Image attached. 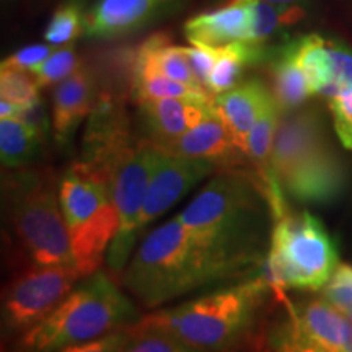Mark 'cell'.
Returning a JSON list of instances; mask_svg holds the SVG:
<instances>
[{"label": "cell", "instance_id": "obj_1", "mask_svg": "<svg viewBox=\"0 0 352 352\" xmlns=\"http://www.w3.org/2000/svg\"><path fill=\"white\" fill-rule=\"evenodd\" d=\"M178 217L214 259L226 280L254 274L266 261L274 215L258 175L222 171Z\"/></svg>", "mask_w": 352, "mask_h": 352}, {"label": "cell", "instance_id": "obj_2", "mask_svg": "<svg viewBox=\"0 0 352 352\" xmlns=\"http://www.w3.org/2000/svg\"><path fill=\"white\" fill-rule=\"evenodd\" d=\"M222 280L217 264L178 215L145 236L122 272V285L151 310Z\"/></svg>", "mask_w": 352, "mask_h": 352}, {"label": "cell", "instance_id": "obj_3", "mask_svg": "<svg viewBox=\"0 0 352 352\" xmlns=\"http://www.w3.org/2000/svg\"><path fill=\"white\" fill-rule=\"evenodd\" d=\"M271 292L274 289L261 267L243 283L152 311L140 320L170 331L191 351H227L248 336Z\"/></svg>", "mask_w": 352, "mask_h": 352}, {"label": "cell", "instance_id": "obj_4", "mask_svg": "<svg viewBox=\"0 0 352 352\" xmlns=\"http://www.w3.org/2000/svg\"><path fill=\"white\" fill-rule=\"evenodd\" d=\"M139 320V314L107 272L83 277L67 298L36 327L23 333L21 349L76 351L87 342Z\"/></svg>", "mask_w": 352, "mask_h": 352}, {"label": "cell", "instance_id": "obj_5", "mask_svg": "<svg viewBox=\"0 0 352 352\" xmlns=\"http://www.w3.org/2000/svg\"><path fill=\"white\" fill-rule=\"evenodd\" d=\"M59 199L74 259L83 279L100 270L120 228L108 176L85 162H76L60 178Z\"/></svg>", "mask_w": 352, "mask_h": 352}, {"label": "cell", "instance_id": "obj_6", "mask_svg": "<svg viewBox=\"0 0 352 352\" xmlns=\"http://www.w3.org/2000/svg\"><path fill=\"white\" fill-rule=\"evenodd\" d=\"M340 264L336 245L323 222L310 212L284 214L271 228L263 272L279 297L289 289H323Z\"/></svg>", "mask_w": 352, "mask_h": 352}, {"label": "cell", "instance_id": "obj_7", "mask_svg": "<svg viewBox=\"0 0 352 352\" xmlns=\"http://www.w3.org/2000/svg\"><path fill=\"white\" fill-rule=\"evenodd\" d=\"M59 184L47 168L20 170L7 178L12 227L36 264L76 263L60 210Z\"/></svg>", "mask_w": 352, "mask_h": 352}, {"label": "cell", "instance_id": "obj_8", "mask_svg": "<svg viewBox=\"0 0 352 352\" xmlns=\"http://www.w3.org/2000/svg\"><path fill=\"white\" fill-rule=\"evenodd\" d=\"M80 279L76 263H34L16 276L3 292V328L23 334L36 327L67 298Z\"/></svg>", "mask_w": 352, "mask_h": 352}, {"label": "cell", "instance_id": "obj_9", "mask_svg": "<svg viewBox=\"0 0 352 352\" xmlns=\"http://www.w3.org/2000/svg\"><path fill=\"white\" fill-rule=\"evenodd\" d=\"M160 155L162 148L151 140H139L109 175L113 202L120 214V228L109 245L107 259L109 270L118 276L124 272L127 259L135 245L139 214Z\"/></svg>", "mask_w": 352, "mask_h": 352}, {"label": "cell", "instance_id": "obj_10", "mask_svg": "<svg viewBox=\"0 0 352 352\" xmlns=\"http://www.w3.org/2000/svg\"><path fill=\"white\" fill-rule=\"evenodd\" d=\"M287 318L270 334V346L290 352H344L351 323L344 311L323 297L287 307Z\"/></svg>", "mask_w": 352, "mask_h": 352}, {"label": "cell", "instance_id": "obj_11", "mask_svg": "<svg viewBox=\"0 0 352 352\" xmlns=\"http://www.w3.org/2000/svg\"><path fill=\"white\" fill-rule=\"evenodd\" d=\"M220 165L208 158L176 155L162 151L160 160L148 183L139 214L138 230L162 217L171 206L199 184L206 176L219 170Z\"/></svg>", "mask_w": 352, "mask_h": 352}, {"label": "cell", "instance_id": "obj_12", "mask_svg": "<svg viewBox=\"0 0 352 352\" xmlns=\"http://www.w3.org/2000/svg\"><path fill=\"white\" fill-rule=\"evenodd\" d=\"M287 199L323 206L340 199L347 186V166L331 142L307 157L279 182Z\"/></svg>", "mask_w": 352, "mask_h": 352}, {"label": "cell", "instance_id": "obj_13", "mask_svg": "<svg viewBox=\"0 0 352 352\" xmlns=\"http://www.w3.org/2000/svg\"><path fill=\"white\" fill-rule=\"evenodd\" d=\"M328 142L323 118L316 109L297 108L280 114L271 152V168L277 183Z\"/></svg>", "mask_w": 352, "mask_h": 352}, {"label": "cell", "instance_id": "obj_14", "mask_svg": "<svg viewBox=\"0 0 352 352\" xmlns=\"http://www.w3.org/2000/svg\"><path fill=\"white\" fill-rule=\"evenodd\" d=\"M182 0H96L85 13L88 38L111 39L139 32L168 15Z\"/></svg>", "mask_w": 352, "mask_h": 352}, {"label": "cell", "instance_id": "obj_15", "mask_svg": "<svg viewBox=\"0 0 352 352\" xmlns=\"http://www.w3.org/2000/svg\"><path fill=\"white\" fill-rule=\"evenodd\" d=\"M139 114L147 139L153 144L173 140L192 129L214 111L212 98H158L139 101Z\"/></svg>", "mask_w": 352, "mask_h": 352}, {"label": "cell", "instance_id": "obj_16", "mask_svg": "<svg viewBox=\"0 0 352 352\" xmlns=\"http://www.w3.org/2000/svg\"><path fill=\"white\" fill-rule=\"evenodd\" d=\"M272 98L271 88L259 78H250L230 90L214 96V107L222 116L233 142L246 153L248 135Z\"/></svg>", "mask_w": 352, "mask_h": 352}, {"label": "cell", "instance_id": "obj_17", "mask_svg": "<svg viewBox=\"0 0 352 352\" xmlns=\"http://www.w3.org/2000/svg\"><path fill=\"white\" fill-rule=\"evenodd\" d=\"M96 85L94 74L80 65L56 87L52 95V131L57 144L65 145L74 132L95 108Z\"/></svg>", "mask_w": 352, "mask_h": 352}, {"label": "cell", "instance_id": "obj_18", "mask_svg": "<svg viewBox=\"0 0 352 352\" xmlns=\"http://www.w3.org/2000/svg\"><path fill=\"white\" fill-rule=\"evenodd\" d=\"M155 145L162 151L176 153V155L208 158V160L217 162L220 166L227 165V162L235 160L236 157L246 155L233 142L230 132L215 107L214 111L192 129L168 142Z\"/></svg>", "mask_w": 352, "mask_h": 352}, {"label": "cell", "instance_id": "obj_19", "mask_svg": "<svg viewBox=\"0 0 352 352\" xmlns=\"http://www.w3.org/2000/svg\"><path fill=\"white\" fill-rule=\"evenodd\" d=\"M184 34L195 46L220 47L246 41L250 34V8L246 0H230L214 12L201 13L184 23Z\"/></svg>", "mask_w": 352, "mask_h": 352}, {"label": "cell", "instance_id": "obj_20", "mask_svg": "<svg viewBox=\"0 0 352 352\" xmlns=\"http://www.w3.org/2000/svg\"><path fill=\"white\" fill-rule=\"evenodd\" d=\"M134 65L155 69L173 80L201 87L189 64L184 46H173L170 38L165 34H153L145 39L135 52Z\"/></svg>", "mask_w": 352, "mask_h": 352}, {"label": "cell", "instance_id": "obj_21", "mask_svg": "<svg viewBox=\"0 0 352 352\" xmlns=\"http://www.w3.org/2000/svg\"><path fill=\"white\" fill-rule=\"evenodd\" d=\"M271 77L272 96L283 113L300 108L314 95L305 74L290 54L287 44L271 57Z\"/></svg>", "mask_w": 352, "mask_h": 352}, {"label": "cell", "instance_id": "obj_22", "mask_svg": "<svg viewBox=\"0 0 352 352\" xmlns=\"http://www.w3.org/2000/svg\"><path fill=\"white\" fill-rule=\"evenodd\" d=\"M287 47L305 74L314 95H321L328 100L333 98L336 91L333 87V67L328 39L318 34H308V36L289 43Z\"/></svg>", "mask_w": 352, "mask_h": 352}, {"label": "cell", "instance_id": "obj_23", "mask_svg": "<svg viewBox=\"0 0 352 352\" xmlns=\"http://www.w3.org/2000/svg\"><path fill=\"white\" fill-rule=\"evenodd\" d=\"M250 8V34L246 41L266 46V43L285 26L296 25L307 16L303 6H277L264 0H246Z\"/></svg>", "mask_w": 352, "mask_h": 352}, {"label": "cell", "instance_id": "obj_24", "mask_svg": "<svg viewBox=\"0 0 352 352\" xmlns=\"http://www.w3.org/2000/svg\"><path fill=\"white\" fill-rule=\"evenodd\" d=\"M43 139L16 118L0 120V160L8 170L23 168L41 152Z\"/></svg>", "mask_w": 352, "mask_h": 352}, {"label": "cell", "instance_id": "obj_25", "mask_svg": "<svg viewBox=\"0 0 352 352\" xmlns=\"http://www.w3.org/2000/svg\"><path fill=\"white\" fill-rule=\"evenodd\" d=\"M132 95L135 101L158 98H212L209 90L173 80L155 69L134 65L132 67Z\"/></svg>", "mask_w": 352, "mask_h": 352}, {"label": "cell", "instance_id": "obj_26", "mask_svg": "<svg viewBox=\"0 0 352 352\" xmlns=\"http://www.w3.org/2000/svg\"><path fill=\"white\" fill-rule=\"evenodd\" d=\"M85 34V13L77 3L57 8L44 32V39L51 46H65Z\"/></svg>", "mask_w": 352, "mask_h": 352}, {"label": "cell", "instance_id": "obj_27", "mask_svg": "<svg viewBox=\"0 0 352 352\" xmlns=\"http://www.w3.org/2000/svg\"><path fill=\"white\" fill-rule=\"evenodd\" d=\"M39 87L33 72L2 65L0 69V98L20 107H30L39 100Z\"/></svg>", "mask_w": 352, "mask_h": 352}, {"label": "cell", "instance_id": "obj_28", "mask_svg": "<svg viewBox=\"0 0 352 352\" xmlns=\"http://www.w3.org/2000/svg\"><path fill=\"white\" fill-rule=\"evenodd\" d=\"M80 65L82 64L78 60L76 50H74V44L70 43L59 47V50L52 51V54L33 74L36 77L38 85L44 88L65 80Z\"/></svg>", "mask_w": 352, "mask_h": 352}, {"label": "cell", "instance_id": "obj_29", "mask_svg": "<svg viewBox=\"0 0 352 352\" xmlns=\"http://www.w3.org/2000/svg\"><path fill=\"white\" fill-rule=\"evenodd\" d=\"M324 300L338 307L342 311L352 308V266L351 264H338V267L329 277V280L321 289Z\"/></svg>", "mask_w": 352, "mask_h": 352}, {"label": "cell", "instance_id": "obj_30", "mask_svg": "<svg viewBox=\"0 0 352 352\" xmlns=\"http://www.w3.org/2000/svg\"><path fill=\"white\" fill-rule=\"evenodd\" d=\"M333 124L342 147L352 151V88L340 91L329 98Z\"/></svg>", "mask_w": 352, "mask_h": 352}, {"label": "cell", "instance_id": "obj_31", "mask_svg": "<svg viewBox=\"0 0 352 352\" xmlns=\"http://www.w3.org/2000/svg\"><path fill=\"white\" fill-rule=\"evenodd\" d=\"M328 50L331 56L333 87L338 95L342 90L352 88V50L336 39H328Z\"/></svg>", "mask_w": 352, "mask_h": 352}, {"label": "cell", "instance_id": "obj_32", "mask_svg": "<svg viewBox=\"0 0 352 352\" xmlns=\"http://www.w3.org/2000/svg\"><path fill=\"white\" fill-rule=\"evenodd\" d=\"M52 51H54V46H51L50 43L32 44V46L21 47V50L13 52L12 56H8L7 59H3L2 65L34 72V70H36L39 65H41L44 60L52 54Z\"/></svg>", "mask_w": 352, "mask_h": 352}, {"label": "cell", "instance_id": "obj_33", "mask_svg": "<svg viewBox=\"0 0 352 352\" xmlns=\"http://www.w3.org/2000/svg\"><path fill=\"white\" fill-rule=\"evenodd\" d=\"M186 50V56L189 64H191L192 72L199 82L201 87H204L208 90V83L210 72H212V67L215 64V57H217V51L215 47H208V46H184Z\"/></svg>", "mask_w": 352, "mask_h": 352}, {"label": "cell", "instance_id": "obj_34", "mask_svg": "<svg viewBox=\"0 0 352 352\" xmlns=\"http://www.w3.org/2000/svg\"><path fill=\"white\" fill-rule=\"evenodd\" d=\"M19 120L23 121L26 126L32 127V129L36 132V134L43 140H44V138H46L47 118H46V113H44L41 98H39L38 101H34V103L30 104V107H26Z\"/></svg>", "mask_w": 352, "mask_h": 352}, {"label": "cell", "instance_id": "obj_35", "mask_svg": "<svg viewBox=\"0 0 352 352\" xmlns=\"http://www.w3.org/2000/svg\"><path fill=\"white\" fill-rule=\"evenodd\" d=\"M264 2L277 3V6H303L305 7L308 0H264Z\"/></svg>", "mask_w": 352, "mask_h": 352}, {"label": "cell", "instance_id": "obj_36", "mask_svg": "<svg viewBox=\"0 0 352 352\" xmlns=\"http://www.w3.org/2000/svg\"><path fill=\"white\" fill-rule=\"evenodd\" d=\"M347 315V318H349V323H351V341H349V347H347V352H352V308L349 311H344Z\"/></svg>", "mask_w": 352, "mask_h": 352}]
</instances>
